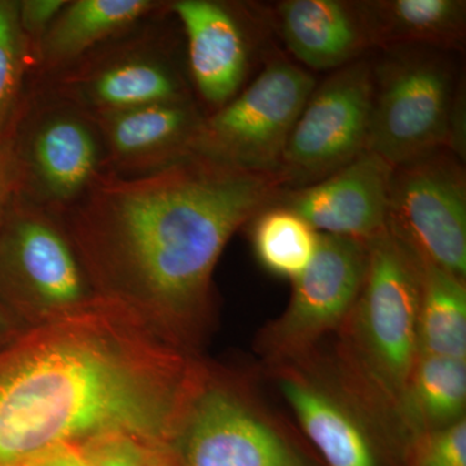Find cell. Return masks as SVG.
<instances>
[{
  "mask_svg": "<svg viewBox=\"0 0 466 466\" xmlns=\"http://www.w3.org/2000/svg\"><path fill=\"white\" fill-rule=\"evenodd\" d=\"M142 317L97 294L0 354V466L109 435L171 446L202 370Z\"/></svg>",
  "mask_w": 466,
  "mask_h": 466,
  "instance_id": "cell-1",
  "label": "cell"
},
{
  "mask_svg": "<svg viewBox=\"0 0 466 466\" xmlns=\"http://www.w3.org/2000/svg\"><path fill=\"white\" fill-rule=\"evenodd\" d=\"M285 188L280 173L189 156L142 177L104 171L61 214L96 293L150 317L180 343L207 314L227 242Z\"/></svg>",
  "mask_w": 466,
  "mask_h": 466,
  "instance_id": "cell-2",
  "label": "cell"
},
{
  "mask_svg": "<svg viewBox=\"0 0 466 466\" xmlns=\"http://www.w3.org/2000/svg\"><path fill=\"white\" fill-rule=\"evenodd\" d=\"M366 244V278L339 329V361L350 394L400 453L401 401L420 355L421 263L388 229Z\"/></svg>",
  "mask_w": 466,
  "mask_h": 466,
  "instance_id": "cell-3",
  "label": "cell"
},
{
  "mask_svg": "<svg viewBox=\"0 0 466 466\" xmlns=\"http://www.w3.org/2000/svg\"><path fill=\"white\" fill-rule=\"evenodd\" d=\"M373 67L368 149L400 167L449 149L464 161L465 106L447 58L428 47H400Z\"/></svg>",
  "mask_w": 466,
  "mask_h": 466,
  "instance_id": "cell-4",
  "label": "cell"
},
{
  "mask_svg": "<svg viewBox=\"0 0 466 466\" xmlns=\"http://www.w3.org/2000/svg\"><path fill=\"white\" fill-rule=\"evenodd\" d=\"M317 87L314 76L275 58L231 101L204 116L189 156L253 173L276 174L297 119Z\"/></svg>",
  "mask_w": 466,
  "mask_h": 466,
  "instance_id": "cell-5",
  "label": "cell"
},
{
  "mask_svg": "<svg viewBox=\"0 0 466 466\" xmlns=\"http://www.w3.org/2000/svg\"><path fill=\"white\" fill-rule=\"evenodd\" d=\"M15 147L18 198L51 214L64 213L106 171L91 116L52 92L46 103L27 94L15 124Z\"/></svg>",
  "mask_w": 466,
  "mask_h": 466,
  "instance_id": "cell-6",
  "label": "cell"
},
{
  "mask_svg": "<svg viewBox=\"0 0 466 466\" xmlns=\"http://www.w3.org/2000/svg\"><path fill=\"white\" fill-rule=\"evenodd\" d=\"M171 450L177 466H323L244 392L205 370Z\"/></svg>",
  "mask_w": 466,
  "mask_h": 466,
  "instance_id": "cell-7",
  "label": "cell"
},
{
  "mask_svg": "<svg viewBox=\"0 0 466 466\" xmlns=\"http://www.w3.org/2000/svg\"><path fill=\"white\" fill-rule=\"evenodd\" d=\"M461 159L435 150L392 168L388 231L419 262L465 280L466 177Z\"/></svg>",
  "mask_w": 466,
  "mask_h": 466,
  "instance_id": "cell-8",
  "label": "cell"
},
{
  "mask_svg": "<svg viewBox=\"0 0 466 466\" xmlns=\"http://www.w3.org/2000/svg\"><path fill=\"white\" fill-rule=\"evenodd\" d=\"M373 66L357 60L315 87L294 125L279 173L297 189L320 182L368 149Z\"/></svg>",
  "mask_w": 466,
  "mask_h": 466,
  "instance_id": "cell-9",
  "label": "cell"
},
{
  "mask_svg": "<svg viewBox=\"0 0 466 466\" xmlns=\"http://www.w3.org/2000/svg\"><path fill=\"white\" fill-rule=\"evenodd\" d=\"M0 287L47 320L97 296L52 214L18 196L0 227Z\"/></svg>",
  "mask_w": 466,
  "mask_h": 466,
  "instance_id": "cell-10",
  "label": "cell"
},
{
  "mask_svg": "<svg viewBox=\"0 0 466 466\" xmlns=\"http://www.w3.org/2000/svg\"><path fill=\"white\" fill-rule=\"evenodd\" d=\"M367 262L366 242L320 233L314 258L291 280L289 305L262 334L267 357L297 361L325 334L339 330L357 302Z\"/></svg>",
  "mask_w": 466,
  "mask_h": 466,
  "instance_id": "cell-11",
  "label": "cell"
},
{
  "mask_svg": "<svg viewBox=\"0 0 466 466\" xmlns=\"http://www.w3.org/2000/svg\"><path fill=\"white\" fill-rule=\"evenodd\" d=\"M278 386L323 466H400L388 438L357 400L299 368L285 366Z\"/></svg>",
  "mask_w": 466,
  "mask_h": 466,
  "instance_id": "cell-12",
  "label": "cell"
},
{
  "mask_svg": "<svg viewBox=\"0 0 466 466\" xmlns=\"http://www.w3.org/2000/svg\"><path fill=\"white\" fill-rule=\"evenodd\" d=\"M52 78V94L90 116L189 100L174 66L143 45L79 61Z\"/></svg>",
  "mask_w": 466,
  "mask_h": 466,
  "instance_id": "cell-13",
  "label": "cell"
},
{
  "mask_svg": "<svg viewBox=\"0 0 466 466\" xmlns=\"http://www.w3.org/2000/svg\"><path fill=\"white\" fill-rule=\"evenodd\" d=\"M392 168L366 150L320 182L285 192L278 204L324 235L368 242L388 229Z\"/></svg>",
  "mask_w": 466,
  "mask_h": 466,
  "instance_id": "cell-14",
  "label": "cell"
},
{
  "mask_svg": "<svg viewBox=\"0 0 466 466\" xmlns=\"http://www.w3.org/2000/svg\"><path fill=\"white\" fill-rule=\"evenodd\" d=\"M90 116L103 142L106 171L119 177H142L189 157L204 118L191 99Z\"/></svg>",
  "mask_w": 466,
  "mask_h": 466,
  "instance_id": "cell-15",
  "label": "cell"
},
{
  "mask_svg": "<svg viewBox=\"0 0 466 466\" xmlns=\"http://www.w3.org/2000/svg\"><path fill=\"white\" fill-rule=\"evenodd\" d=\"M188 41L193 84L208 106L219 109L240 90L249 70V42L231 8L213 0L168 3Z\"/></svg>",
  "mask_w": 466,
  "mask_h": 466,
  "instance_id": "cell-16",
  "label": "cell"
},
{
  "mask_svg": "<svg viewBox=\"0 0 466 466\" xmlns=\"http://www.w3.org/2000/svg\"><path fill=\"white\" fill-rule=\"evenodd\" d=\"M275 15L288 50L311 69H341L370 47L358 2L285 0Z\"/></svg>",
  "mask_w": 466,
  "mask_h": 466,
  "instance_id": "cell-17",
  "label": "cell"
},
{
  "mask_svg": "<svg viewBox=\"0 0 466 466\" xmlns=\"http://www.w3.org/2000/svg\"><path fill=\"white\" fill-rule=\"evenodd\" d=\"M157 0H73L58 14L34 58L33 72L55 76L84 60L109 39L156 15Z\"/></svg>",
  "mask_w": 466,
  "mask_h": 466,
  "instance_id": "cell-18",
  "label": "cell"
},
{
  "mask_svg": "<svg viewBox=\"0 0 466 466\" xmlns=\"http://www.w3.org/2000/svg\"><path fill=\"white\" fill-rule=\"evenodd\" d=\"M370 46L461 48L466 3L461 0H375L358 2Z\"/></svg>",
  "mask_w": 466,
  "mask_h": 466,
  "instance_id": "cell-19",
  "label": "cell"
},
{
  "mask_svg": "<svg viewBox=\"0 0 466 466\" xmlns=\"http://www.w3.org/2000/svg\"><path fill=\"white\" fill-rule=\"evenodd\" d=\"M466 359L419 355L401 401V450L408 441L465 419Z\"/></svg>",
  "mask_w": 466,
  "mask_h": 466,
  "instance_id": "cell-20",
  "label": "cell"
},
{
  "mask_svg": "<svg viewBox=\"0 0 466 466\" xmlns=\"http://www.w3.org/2000/svg\"><path fill=\"white\" fill-rule=\"evenodd\" d=\"M419 348L420 355L466 359L465 280L426 263H421Z\"/></svg>",
  "mask_w": 466,
  "mask_h": 466,
  "instance_id": "cell-21",
  "label": "cell"
},
{
  "mask_svg": "<svg viewBox=\"0 0 466 466\" xmlns=\"http://www.w3.org/2000/svg\"><path fill=\"white\" fill-rule=\"evenodd\" d=\"M251 242L260 265L276 276L294 280L317 253L320 233L280 204L254 218Z\"/></svg>",
  "mask_w": 466,
  "mask_h": 466,
  "instance_id": "cell-22",
  "label": "cell"
},
{
  "mask_svg": "<svg viewBox=\"0 0 466 466\" xmlns=\"http://www.w3.org/2000/svg\"><path fill=\"white\" fill-rule=\"evenodd\" d=\"M33 72L29 45L18 21V0H0V135L14 127Z\"/></svg>",
  "mask_w": 466,
  "mask_h": 466,
  "instance_id": "cell-23",
  "label": "cell"
},
{
  "mask_svg": "<svg viewBox=\"0 0 466 466\" xmlns=\"http://www.w3.org/2000/svg\"><path fill=\"white\" fill-rule=\"evenodd\" d=\"M400 466H466V420L408 441L400 452Z\"/></svg>",
  "mask_w": 466,
  "mask_h": 466,
  "instance_id": "cell-24",
  "label": "cell"
},
{
  "mask_svg": "<svg viewBox=\"0 0 466 466\" xmlns=\"http://www.w3.org/2000/svg\"><path fill=\"white\" fill-rule=\"evenodd\" d=\"M66 0H21L18 2V21L29 45L32 66L36 51Z\"/></svg>",
  "mask_w": 466,
  "mask_h": 466,
  "instance_id": "cell-25",
  "label": "cell"
},
{
  "mask_svg": "<svg viewBox=\"0 0 466 466\" xmlns=\"http://www.w3.org/2000/svg\"><path fill=\"white\" fill-rule=\"evenodd\" d=\"M18 189H20V175H18L16 147H15L14 125L8 133L0 135V227L7 218L9 208L17 198Z\"/></svg>",
  "mask_w": 466,
  "mask_h": 466,
  "instance_id": "cell-26",
  "label": "cell"
},
{
  "mask_svg": "<svg viewBox=\"0 0 466 466\" xmlns=\"http://www.w3.org/2000/svg\"><path fill=\"white\" fill-rule=\"evenodd\" d=\"M14 466H92V462L86 443H72L51 447Z\"/></svg>",
  "mask_w": 466,
  "mask_h": 466,
  "instance_id": "cell-27",
  "label": "cell"
},
{
  "mask_svg": "<svg viewBox=\"0 0 466 466\" xmlns=\"http://www.w3.org/2000/svg\"><path fill=\"white\" fill-rule=\"evenodd\" d=\"M3 325H5V321H3L2 314H0V329H2Z\"/></svg>",
  "mask_w": 466,
  "mask_h": 466,
  "instance_id": "cell-28",
  "label": "cell"
}]
</instances>
